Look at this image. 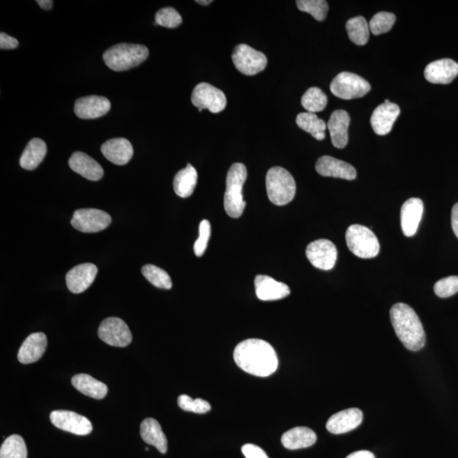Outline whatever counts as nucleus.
Returning a JSON list of instances; mask_svg holds the SVG:
<instances>
[{
  "label": "nucleus",
  "mask_w": 458,
  "mask_h": 458,
  "mask_svg": "<svg viewBox=\"0 0 458 458\" xmlns=\"http://www.w3.org/2000/svg\"><path fill=\"white\" fill-rule=\"evenodd\" d=\"M234 362L242 370L257 377H268L277 369L279 360L273 347L259 339H249L238 344Z\"/></svg>",
  "instance_id": "nucleus-1"
},
{
  "label": "nucleus",
  "mask_w": 458,
  "mask_h": 458,
  "mask_svg": "<svg viewBox=\"0 0 458 458\" xmlns=\"http://www.w3.org/2000/svg\"><path fill=\"white\" fill-rule=\"evenodd\" d=\"M390 315L395 334L403 346L412 351L422 349L426 342L425 332L413 309L404 303L395 304Z\"/></svg>",
  "instance_id": "nucleus-2"
},
{
  "label": "nucleus",
  "mask_w": 458,
  "mask_h": 458,
  "mask_svg": "<svg viewBox=\"0 0 458 458\" xmlns=\"http://www.w3.org/2000/svg\"><path fill=\"white\" fill-rule=\"evenodd\" d=\"M247 178V169L244 164L234 163L227 174L224 209L233 218L242 216L246 203L243 198V187Z\"/></svg>",
  "instance_id": "nucleus-3"
},
{
  "label": "nucleus",
  "mask_w": 458,
  "mask_h": 458,
  "mask_svg": "<svg viewBox=\"0 0 458 458\" xmlns=\"http://www.w3.org/2000/svg\"><path fill=\"white\" fill-rule=\"evenodd\" d=\"M147 47L135 44H119L112 46L104 53L105 65L115 72H123L136 68L147 60Z\"/></svg>",
  "instance_id": "nucleus-4"
},
{
  "label": "nucleus",
  "mask_w": 458,
  "mask_h": 458,
  "mask_svg": "<svg viewBox=\"0 0 458 458\" xmlns=\"http://www.w3.org/2000/svg\"><path fill=\"white\" fill-rule=\"evenodd\" d=\"M268 197L274 205L285 206L291 202L296 193L295 179L283 167H274L266 177Z\"/></svg>",
  "instance_id": "nucleus-5"
},
{
  "label": "nucleus",
  "mask_w": 458,
  "mask_h": 458,
  "mask_svg": "<svg viewBox=\"0 0 458 458\" xmlns=\"http://www.w3.org/2000/svg\"><path fill=\"white\" fill-rule=\"evenodd\" d=\"M346 240L348 248L355 256L370 259L378 256L381 245L373 231L365 226L353 224L347 229Z\"/></svg>",
  "instance_id": "nucleus-6"
},
{
  "label": "nucleus",
  "mask_w": 458,
  "mask_h": 458,
  "mask_svg": "<svg viewBox=\"0 0 458 458\" xmlns=\"http://www.w3.org/2000/svg\"><path fill=\"white\" fill-rule=\"evenodd\" d=\"M369 82L356 74L344 72L334 78L330 84L333 95L342 100L358 99L370 91Z\"/></svg>",
  "instance_id": "nucleus-7"
},
{
  "label": "nucleus",
  "mask_w": 458,
  "mask_h": 458,
  "mask_svg": "<svg viewBox=\"0 0 458 458\" xmlns=\"http://www.w3.org/2000/svg\"><path fill=\"white\" fill-rule=\"evenodd\" d=\"M232 60L238 72L246 76L260 73L268 65V58L264 53L245 44L236 47Z\"/></svg>",
  "instance_id": "nucleus-8"
},
{
  "label": "nucleus",
  "mask_w": 458,
  "mask_h": 458,
  "mask_svg": "<svg viewBox=\"0 0 458 458\" xmlns=\"http://www.w3.org/2000/svg\"><path fill=\"white\" fill-rule=\"evenodd\" d=\"M192 103L199 112L207 109L211 113H219L225 109L227 99L224 93L214 86L206 83L199 84L193 90Z\"/></svg>",
  "instance_id": "nucleus-9"
},
{
  "label": "nucleus",
  "mask_w": 458,
  "mask_h": 458,
  "mask_svg": "<svg viewBox=\"0 0 458 458\" xmlns=\"http://www.w3.org/2000/svg\"><path fill=\"white\" fill-rule=\"evenodd\" d=\"M112 217L104 211L98 209H79L73 214L70 224L83 233H98L107 229Z\"/></svg>",
  "instance_id": "nucleus-10"
},
{
  "label": "nucleus",
  "mask_w": 458,
  "mask_h": 458,
  "mask_svg": "<svg viewBox=\"0 0 458 458\" xmlns=\"http://www.w3.org/2000/svg\"><path fill=\"white\" fill-rule=\"evenodd\" d=\"M98 335L109 346L126 347L132 340V333L126 323L119 318H108L101 323Z\"/></svg>",
  "instance_id": "nucleus-11"
},
{
  "label": "nucleus",
  "mask_w": 458,
  "mask_h": 458,
  "mask_svg": "<svg viewBox=\"0 0 458 458\" xmlns=\"http://www.w3.org/2000/svg\"><path fill=\"white\" fill-rule=\"evenodd\" d=\"M305 254L313 267L325 271L334 268L338 257L337 248L334 243L328 240L310 243L305 250Z\"/></svg>",
  "instance_id": "nucleus-12"
},
{
  "label": "nucleus",
  "mask_w": 458,
  "mask_h": 458,
  "mask_svg": "<svg viewBox=\"0 0 458 458\" xmlns=\"http://www.w3.org/2000/svg\"><path fill=\"white\" fill-rule=\"evenodd\" d=\"M49 418L56 428L77 436H88L93 432V425L87 418L70 411H53Z\"/></svg>",
  "instance_id": "nucleus-13"
},
{
  "label": "nucleus",
  "mask_w": 458,
  "mask_h": 458,
  "mask_svg": "<svg viewBox=\"0 0 458 458\" xmlns=\"http://www.w3.org/2000/svg\"><path fill=\"white\" fill-rule=\"evenodd\" d=\"M400 113V107L397 104L390 103L389 100L379 105L371 116V125L375 134L381 136L388 135Z\"/></svg>",
  "instance_id": "nucleus-14"
},
{
  "label": "nucleus",
  "mask_w": 458,
  "mask_h": 458,
  "mask_svg": "<svg viewBox=\"0 0 458 458\" xmlns=\"http://www.w3.org/2000/svg\"><path fill=\"white\" fill-rule=\"evenodd\" d=\"M111 107V102L107 98L90 96L78 99L74 112L81 119H96L107 115Z\"/></svg>",
  "instance_id": "nucleus-15"
},
{
  "label": "nucleus",
  "mask_w": 458,
  "mask_h": 458,
  "mask_svg": "<svg viewBox=\"0 0 458 458\" xmlns=\"http://www.w3.org/2000/svg\"><path fill=\"white\" fill-rule=\"evenodd\" d=\"M98 273V268L92 264H84L70 269L66 274V285L74 293H83L91 287Z\"/></svg>",
  "instance_id": "nucleus-16"
},
{
  "label": "nucleus",
  "mask_w": 458,
  "mask_h": 458,
  "mask_svg": "<svg viewBox=\"0 0 458 458\" xmlns=\"http://www.w3.org/2000/svg\"><path fill=\"white\" fill-rule=\"evenodd\" d=\"M458 75V64L451 59H441L426 66L425 77L429 83L448 84Z\"/></svg>",
  "instance_id": "nucleus-17"
},
{
  "label": "nucleus",
  "mask_w": 458,
  "mask_h": 458,
  "mask_svg": "<svg viewBox=\"0 0 458 458\" xmlns=\"http://www.w3.org/2000/svg\"><path fill=\"white\" fill-rule=\"evenodd\" d=\"M316 170L323 177L354 180L356 178V171L353 166L343 160L324 155L316 163Z\"/></svg>",
  "instance_id": "nucleus-18"
},
{
  "label": "nucleus",
  "mask_w": 458,
  "mask_h": 458,
  "mask_svg": "<svg viewBox=\"0 0 458 458\" xmlns=\"http://www.w3.org/2000/svg\"><path fill=\"white\" fill-rule=\"evenodd\" d=\"M424 213V203L418 198H411L403 204L401 210V225L406 237L416 234Z\"/></svg>",
  "instance_id": "nucleus-19"
},
{
  "label": "nucleus",
  "mask_w": 458,
  "mask_h": 458,
  "mask_svg": "<svg viewBox=\"0 0 458 458\" xmlns=\"http://www.w3.org/2000/svg\"><path fill=\"white\" fill-rule=\"evenodd\" d=\"M254 288L258 299L264 301L282 300L291 295L287 284L267 275H257L254 279Z\"/></svg>",
  "instance_id": "nucleus-20"
},
{
  "label": "nucleus",
  "mask_w": 458,
  "mask_h": 458,
  "mask_svg": "<svg viewBox=\"0 0 458 458\" xmlns=\"http://www.w3.org/2000/svg\"><path fill=\"white\" fill-rule=\"evenodd\" d=\"M363 414L358 409H349L333 415L328 420V432L340 434L351 432L362 424Z\"/></svg>",
  "instance_id": "nucleus-21"
},
{
  "label": "nucleus",
  "mask_w": 458,
  "mask_h": 458,
  "mask_svg": "<svg viewBox=\"0 0 458 458\" xmlns=\"http://www.w3.org/2000/svg\"><path fill=\"white\" fill-rule=\"evenodd\" d=\"M101 152L109 162L116 165L123 166L126 165L134 155V148L126 139H112L102 144Z\"/></svg>",
  "instance_id": "nucleus-22"
},
{
  "label": "nucleus",
  "mask_w": 458,
  "mask_h": 458,
  "mask_svg": "<svg viewBox=\"0 0 458 458\" xmlns=\"http://www.w3.org/2000/svg\"><path fill=\"white\" fill-rule=\"evenodd\" d=\"M70 169L90 181H99L104 176L103 168L95 159L84 152L73 153L69 160Z\"/></svg>",
  "instance_id": "nucleus-23"
},
{
  "label": "nucleus",
  "mask_w": 458,
  "mask_h": 458,
  "mask_svg": "<svg viewBox=\"0 0 458 458\" xmlns=\"http://www.w3.org/2000/svg\"><path fill=\"white\" fill-rule=\"evenodd\" d=\"M350 121L349 114L343 109H338L332 113L327 128L330 132L333 146L335 148H343L347 146Z\"/></svg>",
  "instance_id": "nucleus-24"
},
{
  "label": "nucleus",
  "mask_w": 458,
  "mask_h": 458,
  "mask_svg": "<svg viewBox=\"0 0 458 458\" xmlns=\"http://www.w3.org/2000/svg\"><path fill=\"white\" fill-rule=\"evenodd\" d=\"M47 347V337L44 333H34L22 343L18 352L19 362L29 364L38 362L44 356Z\"/></svg>",
  "instance_id": "nucleus-25"
},
{
  "label": "nucleus",
  "mask_w": 458,
  "mask_h": 458,
  "mask_svg": "<svg viewBox=\"0 0 458 458\" xmlns=\"http://www.w3.org/2000/svg\"><path fill=\"white\" fill-rule=\"evenodd\" d=\"M316 434L307 427H296L285 432L281 438L282 445L289 450L309 448L316 443Z\"/></svg>",
  "instance_id": "nucleus-26"
},
{
  "label": "nucleus",
  "mask_w": 458,
  "mask_h": 458,
  "mask_svg": "<svg viewBox=\"0 0 458 458\" xmlns=\"http://www.w3.org/2000/svg\"><path fill=\"white\" fill-rule=\"evenodd\" d=\"M141 437L146 443L154 445L160 453L167 452V439L162 426L154 418H146L140 427Z\"/></svg>",
  "instance_id": "nucleus-27"
},
{
  "label": "nucleus",
  "mask_w": 458,
  "mask_h": 458,
  "mask_svg": "<svg viewBox=\"0 0 458 458\" xmlns=\"http://www.w3.org/2000/svg\"><path fill=\"white\" fill-rule=\"evenodd\" d=\"M72 383L82 394L96 399V400L105 398L108 392L107 385L97 381L89 374H81L74 376L72 379Z\"/></svg>",
  "instance_id": "nucleus-28"
},
{
  "label": "nucleus",
  "mask_w": 458,
  "mask_h": 458,
  "mask_svg": "<svg viewBox=\"0 0 458 458\" xmlns=\"http://www.w3.org/2000/svg\"><path fill=\"white\" fill-rule=\"evenodd\" d=\"M47 153L45 141L40 139H33L27 144L20 159V165L26 170H34L40 165Z\"/></svg>",
  "instance_id": "nucleus-29"
},
{
  "label": "nucleus",
  "mask_w": 458,
  "mask_h": 458,
  "mask_svg": "<svg viewBox=\"0 0 458 458\" xmlns=\"http://www.w3.org/2000/svg\"><path fill=\"white\" fill-rule=\"evenodd\" d=\"M198 174L195 168L188 164L185 169L179 171L174 180L175 193L181 198H188L194 193L197 185Z\"/></svg>",
  "instance_id": "nucleus-30"
},
{
  "label": "nucleus",
  "mask_w": 458,
  "mask_h": 458,
  "mask_svg": "<svg viewBox=\"0 0 458 458\" xmlns=\"http://www.w3.org/2000/svg\"><path fill=\"white\" fill-rule=\"evenodd\" d=\"M296 124L300 129L310 134L316 139L323 140L326 137L325 131H326L327 125L323 120L319 119L315 113H300L296 117Z\"/></svg>",
  "instance_id": "nucleus-31"
},
{
  "label": "nucleus",
  "mask_w": 458,
  "mask_h": 458,
  "mask_svg": "<svg viewBox=\"0 0 458 458\" xmlns=\"http://www.w3.org/2000/svg\"><path fill=\"white\" fill-rule=\"evenodd\" d=\"M348 36L356 45H365L369 38V25L363 17L351 18L346 22Z\"/></svg>",
  "instance_id": "nucleus-32"
},
{
  "label": "nucleus",
  "mask_w": 458,
  "mask_h": 458,
  "mask_svg": "<svg viewBox=\"0 0 458 458\" xmlns=\"http://www.w3.org/2000/svg\"><path fill=\"white\" fill-rule=\"evenodd\" d=\"M0 458H27L24 440L19 434H13L3 442L0 448Z\"/></svg>",
  "instance_id": "nucleus-33"
},
{
  "label": "nucleus",
  "mask_w": 458,
  "mask_h": 458,
  "mask_svg": "<svg viewBox=\"0 0 458 458\" xmlns=\"http://www.w3.org/2000/svg\"><path fill=\"white\" fill-rule=\"evenodd\" d=\"M328 99L326 95L319 88L309 89L301 98V105L308 112L316 113L326 108Z\"/></svg>",
  "instance_id": "nucleus-34"
},
{
  "label": "nucleus",
  "mask_w": 458,
  "mask_h": 458,
  "mask_svg": "<svg viewBox=\"0 0 458 458\" xmlns=\"http://www.w3.org/2000/svg\"><path fill=\"white\" fill-rule=\"evenodd\" d=\"M142 273L144 277L155 287L170 289L172 287L169 274L155 265L148 264L144 266Z\"/></svg>",
  "instance_id": "nucleus-35"
},
{
  "label": "nucleus",
  "mask_w": 458,
  "mask_h": 458,
  "mask_svg": "<svg viewBox=\"0 0 458 458\" xmlns=\"http://www.w3.org/2000/svg\"><path fill=\"white\" fill-rule=\"evenodd\" d=\"M296 5L300 11L312 15L316 21L323 22L326 19L328 5L324 0H298Z\"/></svg>",
  "instance_id": "nucleus-36"
},
{
  "label": "nucleus",
  "mask_w": 458,
  "mask_h": 458,
  "mask_svg": "<svg viewBox=\"0 0 458 458\" xmlns=\"http://www.w3.org/2000/svg\"><path fill=\"white\" fill-rule=\"evenodd\" d=\"M395 22V15L392 13H379L371 19L369 23V29L374 35H381L388 33L392 29Z\"/></svg>",
  "instance_id": "nucleus-37"
},
{
  "label": "nucleus",
  "mask_w": 458,
  "mask_h": 458,
  "mask_svg": "<svg viewBox=\"0 0 458 458\" xmlns=\"http://www.w3.org/2000/svg\"><path fill=\"white\" fill-rule=\"evenodd\" d=\"M178 404L180 409L186 412L203 414L210 412L211 406L208 402L203 399H192L189 395H180L178 400Z\"/></svg>",
  "instance_id": "nucleus-38"
},
{
  "label": "nucleus",
  "mask_w": 458,
  "mask_h": 458,
  "mask_svg": "<svg viewBox=\"0 0 458 458\" xmlns=\"http://www.w3.org/2000/svg\"><path fill=\"white\" fill-rule=\"evenodd\" d=\"M155 20L156 25L165 26L167 29H175L183 22L181 15L171 7H166L160 10L156 13Z\"/></svg>",
  "instance_id": "nucleus-39"
},
{
  "label": "nucleus",
  "mask_w": 458,
  "mask_h": 458,
  "mask_svg": "<svg viewBox=\"0 0 458 458\" xmlns=\"http://www.w3.org/2000/svg\"><path fill=\"white\" fill-rule=\"evenodd\" d=\"M434 291L441 298L455 295L458 292V276H450L438 281L434 284Z\"/></svg>",
  "instance_id": "nucleus-40"
},
{
  "label": "nucleus",
  "mask_w": 458,
  "mask_h": 458,
  "mask_svg": "<svg viewBox=\"0 0 458 458\" xmlns=\"http://www.w3.org/2000/svg\"><path fill=\"white\" fill-rule=\"evenodd\" d=\"M211 234V223L208 220H203L199 226V237L194 243V252L195 256L201 257L206 252Z\"/></svg>",
  "instance_id": "nucleus-41"
},
{
  "label": "nucleus",
  "mask_w": 458,
  "mask_h": 458,
  "mask_svg": "<svg viewBox=\"0 0 458 458\" xmlns=\"http://www.w3.org/2000/svg\"><path fill=\"white\" fill-rule=\"evenodd\" d=\"M241 451L245 458H269L264 450L253 444H246L242 446Z\"/></svg>",
  "instance_id": "nucleus-42"
},
{
  "label": "nucleus",
  "mask_w": 458,
  "mask_h": 458,
  "mask_svg": "<svg viewBox=\"0 0 458 458\" xmlns=\"http://www.w3.org/2000/svg\"><path fill=\"white\" fill-rule=\"evenodd\" d=\"M19 42L17 39L9 36V35L1 33H0V49H14L17 48Z\"/></svg>",
  "instance_id": "nucleus-43"
},
{
  "label": "nucleus",
  "mask_w": 458,
  "mask_h": 458,
  "mask_svg": "<svg viewBox=\"0 0 458 458\" xmlns=\"http://www.w3.org/2000/svg\"><path fill=\"white\" fill-rule=\"evenodd\" d=\"M452 226L454 234L458 238V203L453 206L452 211Z\"/></svg>",
  "instance_id": "nucleus-44"
},
{
  "label": "nucleus",
  "mask_w": 458,
  "mask_h": 458,
  "mask_svg": "<svg viewBox=\"0 0 458 458\" xmlns=\"http://www.w3.org/2000/svg\"><path fill=\"white\" fill-rule=\"evenodd\" d=\"M346 458H376V457H374V454L372 453L371 452L365 451V450H362V451H358L350 454V455L348 456Z\"/></svg>",
  "instance_id": "nucleus-45"
},
{
  "label": "nucleus",
  "mask_w": 458,
  "mask_h": 458,
  "mask_svg": "<svg viewBox=\"0 0 458 458\" xmlns=\"http://www.w3.org/2000/svg\"><path fill=\"white\" fill-rule=\"evenodd\" d=\"M37 3H38L39 6L42 8V9L45 10H50L53 6V1H50V0H38Z\"/></svg>",
  "instance_id": "nucleus-46"
},
{
  "label": "nucleus",
  "mask_w": 458,
  "mask_h": 458,
  "mask_svg": "<svg viewBox=\"0 0 458 458\" xmlns=\"http://www.w3.org/2000/svg\"><path fill=\"white\" fill-rule=\"evenodd\" d=\"M197 3L202 6H208L211 3H213L211 0H197Z\"/></svg>",
  "instance_id": "nucleus-47"
},
{
  "label": "nucleus",
  "mask_w": 458,
  "mask_h": 458,
  "mask_svg": "<svg viewBox=\"0 0 458 458\" xmlns=\"http://www.w3.org/2000/svg\"><path fill=\"white\" fill-rule=\"evenodd\" d=\"M148 450L150 449H148V448H146V451H148Z\"/></svg>",
  "instance_id": "nucleus-48"
}]
</instances>
